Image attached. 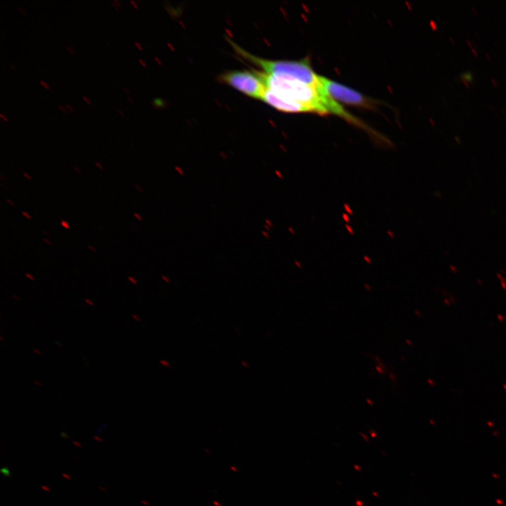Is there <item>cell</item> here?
<instances>
[{
	"mask_svg": "<svg viewBox=\"0 0 506 506\" xmlns=\"http://www.w3.org/2000/svg\"><path fill=\"white\" fill-rule=\"evenodd\" d=\"M264 82L273 93L286 100L294 101L306 105L311 112L319 115L334 114L342 117L354 124L357 119L349 114L325 90L322 85L314 87L287 75H270L257 71Z\"/></svg>",
	"mask_w": 506,
	"mask_h": 506,
	"instance_id": "cell-1",
	"label": "cell"
},
{
	"mask_svg": "<svg viewBox=\"0 0 506 506\" xmlns=\"http://www.w3.org/2000/svg\"><path fill=\"white\" fill-rule=\"evenodd\" d=\"M229 42L232 46L234 51L243 58L247 62L261 67L265 73L270 75H287L304 82L314 87H320L319 75H316L312 70L308 59H303L300 62L293 61H273L263 59L253 55L247 52L245 49L236 44L232 39H228Z\"/></svg>",
	"mask_w": 506,
	"mask_h": 506,
	"instance_id": "cell-2",
	"label": "cell"
},
{
	"mask_svg": "<svg viewBox=\"0 0 506 506\" xmlns=\"http://www.w3.org/2000/svg\"><path fill=\"white\" fill-rule=\"evenodd\" d=\"M220 80L234 87L245 95L257 100H263L268 90L263 79L256 70H232L222 74Z\"/></svg>",
	"mask_w": 506,
	"mask_h": 506,
	"instance_id": "cell-3",
	"label": "cell"
},
{
	"mask_svg": "<svg viewBox=\"0 0 506 506\" xmlns=\"http://www.w3.org/2000/svg\"><path fill=\"white\" fill-rule=\"evenodd\" d=\"M319 79L325 90L334 100L339 101L347 104L361 106H366L369 104V101H367V99L355 90L320 75Z\"/></svg>",
	"mask_w": 506,
	"mask_h": 506,
	"instance_id": "cell-4",
	"label": "cell"
},
{
	"mask_svg": "<svg viewBox=\"0 0 506 506\" xmlns=\"http://www.w3.org/2000/svg\"><path fill=\"white\" fill-rule=\"evenodd\" d=\"M263 101L276 110L285 113H312L310 108L306 105L294 101L282 98L268 89L265 92Z\"/></svg>",
	"mask_w": 506,
	"mask_h": 506,
	"instance_id": "cell-5",
	"label": "cell"
},
{
	"mask_svg": "<svg viewBox=\"0 0 506 506\" xmlns=\"http://www.w3.org/2000/svg\"><path fill=\"white\" fill-rule=\"evenodd\" d=\"M460 79L462 82H467L468 83L474 82V75L471 71H466L460 75Z\"/></svg>",
	"mask_w": 506,
	"mask_h": 506,
	"instance_id": "cell-6",
	"label": "cell"
},
{
	"mask_svg": "<svg viewBox=\"0 0 506 506\" xmlns=\"http://www.w3.org/2000/svg\"><path fill=\"white\" fill-rule=\"evenodd\" d=\"M0 472L2 475H4L5 477H11V474L9 470L8 469L7 467H3L0 470Z\"/></svg>",
	"mask_w": 506,
	"mask_h": 506,
	"instance_id": "cell-7",
	"label": "cell"
},
{
	"mask_svg": "<svg viewBox=\"0 0 506 506\" xmlns=\"http://www.w3.org/2000/svg\"><path fill=\"white\" fill-rule=\"evenodd\" d=\"M61 225H62L63 227H64V228L67 229V230H69L70 229V225H69V224L67 223V221L62 220V222H61Z\"/></svg>",
	"mask_w": 506,
	"mask_h": 506,
	"instance_id": "cell-8",
	"label": "cell"
},
{
	"mask_svg": "<svg viewBox=\"0 0 506 506\" xmlns=\"http://www.w3.org/2000/svg\"><path fill=\"white\" fill-rule=\"evenodd\" d=\"M160 363L162 364L163 367H170V364H169V362H168L166 360H161L160 361Z\"/></svg>",
	"mask_w": 506,
	"mask_h": 506,
	"instance_id": "cell-9",
	"label": "cell"
},
{
	"mask_svg": "<svg viewBox=\"0 0 506 506\" xmlns=\"http://www.w3.org/2000/svg\"><path fill=\"white\" fill-rule=\"evenodd\" d=\"M39 83H40V85H42V86H43L46 90H49V89H50V87H49V85H47V82L40 80V81H39Z\"/></svg>",
	"mask_w": 506,
	"mask_h": 506,
	"instance_id": "cell-10",
	"label": "cell"
},
{
	"mask_svg": "<svg viewBox=\"0 0 506 506\" xmlns=\"http://www.w3.org/2000/svg\"><path fill=\"white\" fill-rule=\"evenodd\" d=\"M128 280H129V281L131 282L132 283H133V284L137 285V281H136L134 278H133V277H128Z\"/></svg>",
	"mask_w": 506,
	"mask_h": 506,
	"instance_id": "cell-11",
	"label": "cell"
},
{
	"mask_svg": "<svg viewBox=\"0 0 506 506\" xmlns=\"http://www.w3.org/2000/svg\"><path fill=\"white\" fill-rule=\"evenodd\" d=\"M22 215H24V217H26V218L29 219V220H32V217H31V216L29 214H28L27 212H22Z\"/></svg>",
	"mask_w": 506,
	"mask_h": 506,
	"instance_id": "cell-12",
	"label": "cell"
},
{
	"mask_svg": "<svg viewBox=\"0 0 506 506\" xmlns=\"http://www.w3.org/2000/svg\"><path fill=\"white\" fill-rule=\"evenodd\" d=\"M26 277H27V278H29V279H31V281H34V277L32 275L30 274V273H26Z\"/></svg>",
	"mask_w": 506,
	"mask_h": 506,
	"instance_id": "cell-13",
	"label": "cell"
},
{
	"mask_svg": "<svg viewBox=\"0 0 506 506\" xmlns=\"http://www.w3.org/2000/svg\"><path fill=\"white\" fill-rule=\"evenodd\" d=\"M95 165H96V166H97V167H98L99 168H100V169H101V170H103V166H102V165H101V163H98V162H95Z\"/></svg>",
	"mask_w": 506,
	"mask_h": 506,
	"instance_id": "cell-14",
	"label": "cell"
},
{
	"mask_svg": "<svg viewBox=\"0 0 506 506\" xmlns=\"http://www.w3.org/2000/svg\"><path fill=\"white\" fill-rule=\"evenodd\" d=\"M82 99H83V100L85 101L87 103H88V104L90 105L91 104V101H90L86 97H85V96H84V97H82Z\"/></svg>",
	"mask_w": 506,
	"mask_h": 506,
	"instance_id": "cell-15",
	"label": "cell"
},
{
	"mask_svg": "<svg viewBox=\"0 0 506 506\" xmlns=\"http://www.w3.org/2000/svg\"><path fill=\"white\" fill-rule=\"evenodd\" d=\"M85 302H86L87 303H88V304H90V305L91 306L95 305V304H94L93 302H92L91 300L85 299Z\"/></svg>",
	"mask_w": 506,
	"mask_h": 506,
	"instance_id": "cell-16",
	"label": "cell"
},
{
	"mask_svg": "<svg viewBox=\"0 0 506 506\" xmlns=\"http://www.w3.org/2000/svg\"><path fill=\"white\" fill-rule=\"evenodd\" d=\"M66 107H67V109H68L69 110H70V112H74V109H73V108H72V107H71V106H70V105H68V104H67V105H66Z\"/></svg>",
	"mask_w": 506,
	"mask_h": 506,
	"instance_id": "cell-17",
	"label": "cell"
},
{
	"mask_svg": "<svg viewBox=\"0 0 506 506\" xmlns=\"http://www.w3.org/2000/svg\"><path fill=\"white\" fill-rule=\"evenodd\" d=\"M135 217H136L139 221H142V217L138 215L137 213H134Z\"/></svg>",
	"mask_w": 506,
	"mask_h": 506,
	"instance_id": "cell-18",
	"label": "cell"
},
{
	"mask_svg": "<svg viewBox=\"0 0 506 506\" xmlns=\"http://www.w3.org/2000/svg\"><path fill=\"white\" fill-rule=\"evenodd\" d=\"M133 317L135 319H136V321H141V319H140V318L138 317V316L137 315H135V314H133Z\"/></svg>",
	"mask_w": 506,
	"mask_h": 506,
	"instance_id": "cell-19",
	"label": "cell"
},
{
	"mask_svg": "<svg viewBox=\"0 0 506 506\" xmlns=\"http://www.w3.org/2000/svg\"><path fill=\"white\" fill-rule=\"evenodd\" d=\"M23 174H24V176L25 177L27 178V179H29V180H31V179H31V177H30L29 174H27V173L24 172V173H23Z\"/></svg>",
	"mask_w": 506,
	"mask_h": 506,
	"instance_id": "cell-20",
	"label": "cell"
},
{
	"mask_svg": "<svg viewBox=\"0 0 506 506\" xmlns=\"http://www.w3.org/2000/svg\"><path fill=\"white\" fill-rule=\"evenodd\" d=\"M88 248H90V250H92V252H93V253H97V250H96L95 248H94L92 246V245H88Z\"/></svg>",
	"mask_w": 506,
	"mask_h": 506,
	"instance_id": "cell-21",
	"label": "cell"
},
{
	"mask_svg": "<svg viewBox=\"0 0 506 506\" xmlns=\"http://www.w3.org/2000/svg\"><path fill=\"white\" fill-rule=\"evenodd\" d=\"M492 82L493 85H494V86H495V87H497L498 86V82H497V80H495V79H492Z\"/></svg>",
	"mask_w": 506,
	"mask_h": 506,
	"instance_id": "cell-22",
	"label": "cell"
},
{
	"mask_svg": "<svg viewBox=\"0 0 506 506\" xmlns=\"http://www.w3.org/2000/svg\"><path fill=\"white\" fill-rule=\"evenodd\" d=\"M162 278L165 281L167 282V283H169V282H170L169 278H167L166 276H162Z\"/></svg>",
	"mask_w": 506,
	"mask_h": 506,
	"instance_id": "cell-23",
	"label": "cell"
},
{
	"mask_svg": "<svg viewBox=\"0 0 506 506\" xmlns=\"http://www.w3.org/2000/svg\"><path fill=\"white\" fill-rule=\"evenodd\" d=\"M34 353L38 354V355H42V354L39 350H37V349H34Z\"/></svg>",
	"mask_w": 506,
	"mask_h": 506,
	"instance_id": "cell-24",
	"label": "cell"
},
{
	"mask_svg": "<svg viewBox=\"0 0 506 506\" xmlns=\"http://www.w3.org/2000/svg\"><path fill=\"white\" fill-rule=\"evenodd\" d=\"M43 241H44V242H45V243H47V245H52V243H51V242H49V240H47V239H46V238H44V239H43Z\"/></svg>",
	"mask_w": 506,
	"mask_h": 506,
	"instance_id": "cell-25",
	"label": "cell"
},
{
	"mask_svg": "<svg viewBox=\"0 0 506 506\" xmlns=\"http://www.w3.org/2000/svg\"><path fill=\"white\" fill-rule=\"evenodd\" d=\"M59 108H60L61 110H63V112H64V113H67V110H66L65 108H64V107L62 106V105H59Z\"/></svg>",
	"mask_w": 506,
	"mask_h": 506,
	"instance_id": "cell-26",
	"label": "cell"
},
{
	"mask_svg": "<svg viewBox=\"0 0 506 506\" xmlns=\"http://www.w3.org/2000/svg\"><path fill=\"white\" fill-rule=\"evenodd\" d=\"M135 187H136V189H138V191H139V192L143 193L142 189H141V188L139 186L135 185Z\"/></svg>",
	"mask_w": 506,
	"mask_h": 506,
	"instance_id": "cell-27",
	"label": "cell"
},
{
	"mask_svg": "<svg viewBox=\"0 0 506 506\" xmlns=\"http://www.w3.org/2000/svg\"><path fill=\"white\" fill-rule=\"evenodd\" d=\"M6 201H7L8 202H9L10 205H12L13 207H15V204L14 203V202H13L12 201L9 200V199H7V200H6Z\"/></svg>",
	"mask_w": 506,
	"mask_h": 506,
	"instance_id": "cell-28",
	"label": "cell"
},
{
	"mask_svg": "<svg viewBox=\"0 0 506 506\" xmlns=\"http://www.w3.org/2000/svg\"><path fill=\"white\" fill-rule=\"evenodd\" d=\"M34 382L35 385H38L39 387H42V384H41L40 382L37 381V380H34Z\"/></svg>",
	"mask_w": 506,
	"mask_h": 506,
	"instance_id": "cell-29",
	"label": "cell"
},
{
	"mask_svg": "<svg viewBox=\"0 0 506 506\" xmlns=\"http://www.w3.org/2000/svg\"><path fill=\"white\" fill-rule=\"evenodd\" d=\"M454 138L455 140H456V142H457L458 143H461V140H460V138L458 137L457 136H455Z\"/></svg>",
	"mask_w": 506,
	"mask_h": 506,
	"instance_id": "cell-30",
	"label": "cell"
},
{
	"mask_svg": "<svg viewBox=\"0 0 506 506\" xmlns=\"http://www.w3.org/2000/svg\"><path fill=\"white\" fill-rule=\"evenodd\" d=\"M73 168L74 169H75V170L76 171L77 173H79V174H82L81 171H80V169H78V168H77V167H74Z\"/></svg>",
	"mask_w": 506,
	"mask_h": 506,
	"instance_id": "cell-31",
	"label": "cell"
},
{
	"mask_svg": "<svg viewBox=\"0 0 506 506\" xmlns=\"http://www.w3.org/2000/svg\"><path fill=\"white\" fill-rule=\"evenodd\" d=\"M117 110H118V113H119V114L120 115H121L122 117H124L125 116L124 113H123V111H122L121 110L118 109Z\"/></svg>",
	"mask_w": 506,
	"mask_h": 506,
	"instance_id": "cell-32",
	"label": "cell"
},
{
	"mask_svg": "<svg viewBox=\"0 0 506 506\" xmlns=\"http://www.w3.org/2000/svg\"><path fill=\"white\" fill-rule=\"evenodd\" d=\"M472 49V52H473V54H474V55L477 57V53L476 52L475 49H474V48H472V49Z\"/></svg>",
	"mask_w": 506,
	"mask_h": 506,
	"instance_id": "cell-33",
	"label": "cell"
},
{
	"mask_svg": "<svg viewBox=\"0 0 506 506\" xmlns=\"http://www.w3.org/2000/svg\"><path fill=\"white\" fill-rule=\"evenodd\" d=\"M0 117H1V118H2V119L4 120V121L8 122V120L6 119V118H5L3 114H0Z\"/></svg>",
	"mask_w": 506,
	"mask_h": 506,
	"instance_id": "cell-34",
	"label": "cell"
},
{
	"mask_svg": "<svg viewBox=\"0 0 506 506\" xmlns=\"http://www.w3.org/2000/svg\"><path fill=\"white\" fill-rule=\"evenodd\" d=\"M113 6H114L115 9H116L117 11H119V7H118V6H117V5H115L114 3H113Z\"/></svg>",
	"mask_w": 506,
	"mask_h": 506,
	"instance_id": "cell-35",
	"label": "cell"
},
{
	"mask_svg": "<svg viewBox=\"0 0 506 506\" xmlns=\"http://www.w3.org/2000/svg\"><path fill=\"white\" fill-rule=\"evenodd\" d=\"M466 42H467L468 45H469L470 47H471V49H472L473 47H472V44H471V42H470V41L468 40V39H467V41H466Z\"/></svg>",
	"mask_w": 506,
	"mask_h": 506,
	"instance_id": "cell-36",
	"label": "cell"
},
{
	"mask_svg": "<svg viewBox=\"0 0 506 506\" xmlns=\"http://www.w3.org/2000/svg\"><path fill=\"white\" fill-rule=\"evenodd\" d=\"M12 298H14V299L16 300V301H20L19 298H18V297L15 296L14 295H13Z\"/></svg>",
	"mask_w": 506,
	"mask_h": 506,
	"instance_id": "cell-37",
	"label": "cell"
},
{
	"mask_svg": "<svg viewBox=\"0 0 506 506\" xmlns=\"http://www.w3.org/2000/svg\"><path fill=\"white\" fill-rule=\"evenodd\" d=\"M177 169L178 171H179V173H180L181 175H184V173H183L182 171L181 170V169H179V168H177Z\"/></svg>",
	"mask_w": 506,
	"mask_h": 506,
	"instance_id": "cell-38",
	"label": "cell"
},
{
	"mask_svg": "<svg viewBox=\"0 0 506 506\" xmlns=\"http://www.w3.org/2000/svg\"><path fill=\"white\" fill-rule=\"evenodd\" d=\"M67 50H69V52H70V53H71V54H74V52H72V49H70V47H67Z\"/></svg>",
	"mask_w": 506,
	"mask_h": 506,
	"instance_id": "cell-39",
	"label": "cell"
},
{
	"mask_svg": "<svg viewBox=\"0 0 506 506\" xmlns=\"http://www.w3.org/2000/svg\"><path fill=\"white\" fill-rule=\"evenodd\" d=\"M263 235H264V236H265V237H266V238H269V236H268V234H267V233H266V232H263Z\"/></svg>",
	"mask_w": 506,
	"mask_h": 506,
	"instance_id": "cell-40",
	"label": "cell"
},
{
	"mask_svg": "<svg viewBox=\"0 0 506 506\" xmlns=\"http://www.w3.org/2000/svg\"><path fill=\"white\" fill-rule=\"evenodd\" d=\"M130 2H131L132 4H133V5H134V6H135V8H136V9H137V6H136V4H135L134 1H130Z\"/></svg>",
	"mask_w": 506,
	"mask_h": 506,
	"instance_id": "cell-41",
	"label": "cell"
},
{
	"mask_svg": "<svg viewBox=\"0 0 506 506\" xmlns=\"http://www.w3.org/2000/svg\"><path fill=\"white\" fill-rule=\"evenodd\" d=\"M124 90H125V92H126L127 94H128V95H130V92H128V90H127L126 88H125Z\"/></svg>",
	"mask_w": 506,
	"mask_h": 506,
	"instance_id": "cell-42",
	"label": "cell"
},
{
	"mask_svg": "<svg viewBox=\"0 0 506 506\" xmlns=\"http://www.w3.org/2000/svg\"><path fill=\"white\" fill-rule=\"evenodd\" d=\"M472 9H473V11H474V14H477V12H476V9H474V6H472Z\"/></svg>",
	"mask_w": 506,
	"mask_h": 506,
	"instance_id": "cell-43",
	"label": "cell"
},
{
	"mask_svg": "<svg viewBox=\"0 0 506 506\" xmlns=\"http://www.w3.org/2000/svg\"><path fill=\"white\" fill-rule=\"evenodd\" d=\"M449 39H451V42H452L453 44H454L455 42H454V40H453L452 37H450Z\"/></svg>",
	"mask_w": 506,
	"mask_h": 506,
	"instance_id": "cell-44",
	"label": "cell"
},
{
	"mask_svg": "<svg viewBox=\"0 0 506 506\" xmlns=\"http://www.w3.org/2000/svg\"><path fill=\"white\" fill-rule=\"evenodd\" d=\"M266 222H267V223L269 224V225H270V226H271V222H269V221L268 220H266Z\"/></svg>",
	"mask_w": 506,
	"mask_h": 506,
	"instance_id": "cell-45",
	"label": "cell"
},
{
	"mask_svg": "<svg viewBox=\"0 0 506 506\" xmlns=\"http://www.w3.org/2000/svg\"><path fill=\"white\" fill-rule=\"evenodd\" d=\"M135 44H136V45L137 46V47L138 48H139L140 49H141V48L140 47L139 44H138V43H136H136H135Z\"/></svg>",
	"mask_w": 506,
	"mask_h": 506,
	"instance_id": "cell-46",
	"label": "cell"
},
{
	"mask_svg": "<svg viewBox=\"0 0 506 506\" xmlns=\"http://www.w3.org/2000/svg\"><path fill=\"white\" fill-rule=\"evenodd\" d=\"M486 56H487V57L488 58V59H489V60H491L490 57H489V55H488L487 53H486Z\"/></svg>",
	"mask_w": 506,
	"mask_h": 506,
	"instance_id": "cell-47",
	"label": "cell"
},
{
	"mask_svg": "<svg viewBox=\"0 0 506 506\" xmlns=\"http://www.w3.org/2000/svg\"><path fill=\"white\" fill-rule=\"evenodd\" d=\"M0 339H1V340H3L2 336H0Z\"/></svg>",
	"mask_w": 506,
	"mask_h": 506,
	"instance_id": "cell-48",
	"label": "cell"
}]
</instances>
